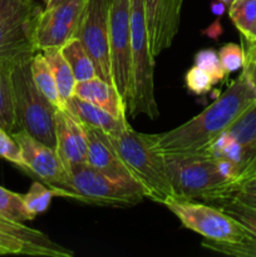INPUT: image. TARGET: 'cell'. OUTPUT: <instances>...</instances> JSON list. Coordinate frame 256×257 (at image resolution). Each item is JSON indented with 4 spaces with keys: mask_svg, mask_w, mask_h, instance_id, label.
I'll return each mask as SVG.
<instances>
[{
    "mask_svg": "<svg viewBox=\"0 0 256 257\" xmlns=\"http://www.w3.org/2000/svg\"><path fill=\"white\" fill-rule=\"evenodd\" d=\"M253 100H256L255 93L242 70L228 84L225 92L200 114L167 132L150 135L152 148L158 155L202 152L235 122Z\"/></svg>",
    "mask_w": 256,
    "mask_h": 257,
    "instance_id": "cell-1",
    "label": "cell"
},
{
    "mask_svg": "<svg viewBox=\"0 0 256 257\" xmlns=\"http://www.w3.org/2000/svg\"><path fill=\"white\" fill-rule=\"evenodd\" d=\"M161 156L176 197L215 203L231 197L237 187L221 172L217 160L205 153Z\"/></svg>",
    "mask_w": 256,
    "mask_h": 257,
    "instance_id": "cell-2",
    "label": "cell"
},
{
    "mask_svg": "<svg viewBox=\"0 0 256 257\" xmlns=\"http://www.w3.org/2000/svg\"><path fill=\"white\" fill-rule=\"evenodd\" d=\"M112 141L128 175L143 188L146 198L165 205L176 197L163 157L152 148L150 135L136 132L130 124Z\"/></svg>",
    "mask_w": 256,
    "mask_h": 257,
    "instance_id": "cell-3",
    "label": "cell"
},
{
    "mask_svg": "<svg viewBox=\"0 0 256 257\" xmlns=\"http://www.w3.org/2000/svg\"><path fill=\"white\" fill-rule=\"evenodd\" d=\"M130 3L132 90L127 115L136 118L143 114L151 119H156L160 115L155 93L156 59L151 54L145 2L130 0Z\"/></svg>",
    "mask_w": 256,
    "mask_h": 257,
    "instance_id": "cell-4",
    "label": "cell"
},
{
    "mask_svg": "<svg viewBox=\"0 0 256 257\" xmlns=\"http://www.w3.org/2000/svg\"><path fill=\"white\" fill-rule=\"evenodd\" d=\"M34 54L17 58L12 64L18 124L20 130L55 150L57 108L45 98L33 79L30 63Z\"/></svg>",
    "mask_w": 256,
    "mask_h": 257,
    "instance_id": "cell-5",
    "label": "cell"
},
{
    "mask_svg": "<svg viewBox=\"0 0 256 257\" xmlns=\"http://www.w3.org/2000/svg\"><path fill=\"white\" fill-rule=\"evenodd\" d=\"M69 183L64 198L105 207H133L146 198L143 188L127 175H109L88 163L68 171Z\"/></svg>",
    "mask_w": 256,
    "mask_h": 257,
    "instance_id": "cell-6",
    "label": "cell"
},
{
    "mask_svg": "<svg viewBox=\"0 0 256 257\" xmlns=\"http://www.w3.org/2000/svg\"><path fill=\"white\" fill-rule=\"evenodd\" d=\"M163 206L180 220L183 227L206 240L237 243L255 236L216 205L173 197Z\"/></svg>",
    "mask_w": 256,
    "mask_h": 257,
    "instance_id": "cell-7",
    "label": "cell"
},
{
    "mask_svg": "<svg viewBox=\"0 0 256 257\" xmlns=\"http://www.w3.org/2000/svg\"><path fill=\"white\" fill-rule=\"evenodd\" d=\"M42 10L34 0H0V60L38 52L34 34Z\"/></svg>",
    "mask_w": 256,
    "mask_h": 257,
    "instance_id": "cell-8",
    "label": "cell"
},
{
    "mask_svg": "<svg viewBox=\"0 0 256 257\" xmlns=\"http://www.w3.org/2000/svg\"><path fill=\"white\" fill-rule=\"evenodd\" d=\"M109 39L113 85L128 109L132 90L130 0H109Z\"/></svg>",
    "mask_w": 256,
    "mask_h": 257,
    "instance_id": "cell-9",
    "label": "cell"
},
{
    "mask_svg": "<svg viewBox=\"0 0 256 257\" xmlns=\"http://www.w3.org/2000/svg\"><path fill=\"white\" fill-rule=\"evenodd\" d=\"M75 37L82 42L95 67L97 77L112 80L109 39V0H87Z\"/></svg>",
    "mask_w": 256,
    "mask_h": 257,
    "instance_id": "cell-10",
    "label": "cell"
},
{
    "mask_svg": "<svg viewBox=\"0 0 256 257\" xmlns=\"http://www.w3.org/2000/svg\"><path fill=\"white\" fill-rule=\"evenodd\" d=\"M12 136L22 150L25 171L54 188L57 197H64L69 183V173L57 151L23 130L12 133Z\"/></svg>",
    "mask_w": 256,
    "mask_h": 257,
    "instance_id": "cell-11",
    "label": "cell"
},
{
    "mask_svg": "<svg viewBox=\"0 0 256 257\" xmlns=\"http://www.w3.org/2000/svg\"><path fill=\"white\" fill-rule=\"evenodd\" d=\"M0 255L72 257L74 252L42 231L0 215Z\"/></svg>",
    "mask_w": 256,
    "mask_h": 257,
    "instance_id": "cell-12",
    "label": "cell"
},
{
    "mask_svg": "<svg viewBox=\"0 0 256 257\" xmlns=\"http://www.w3.org/2000/svg\"><path fill=\"white\" fill-rule=\"evenodd\" d=\"M87 0H65L58 5L45 7L35 25V45L38 50L60 48L75 37Z\"/></svg>",
    "mask_w": 256,
    "mask_h": 257,
    "instance_id": "cell-13",
    "label": "cell"
},
{
    "mask_svg": "<svg viewBox=\"0 0 256 257\" xmlns=\"http://www.w3.org/2000/svg\"><path fill=\"white\" fill-rule=\"evenodd\" d=\"M152 57L168 49L180 29L181 9L175 0H143Z\"/></svg>",
    "mask_w": 256,
    "mask_h": 257,
    "instance_id": "cell-14",
    "label": "cell"
},
{
    "mask_svg": "<svg viewBox=\"0 0 256 257\" xmlns=\"http://www.w3.org/2000/svg\"><path fill=\"white\" fill-rule=\"evenodd\" d=\"M55 137L58 156L68 171L87 162V137L84 125L67 109H57Z\"/></svg>",
    "mask_w": 256,
    "mask_h": 257,
    "instance_id": "cell-15",
    "label": "cell"
},
{
    "mask_svg": "<svg viewBox=\"0 0 256 257\" xmlns=\"http://www.w3.org/2000/svg\"><path fill=\"white\" fill-rule=\"evenodd\" d=\"M83 124V123H82ZM84 125L87 137V162L90 167L109 175H128L110 136L98 128Z\"/></svg>",
    "mask_w": 256,
    "mask_h": 257,
    "instance_id": "cell-16",
    "label": "cell"
},
{
    "mask_svg": "<svg viewBox=\"0 0 256 257\" xmlns=\"http://www.w3.org/2000/svg\"><path fill=\"white\" fill-rule=\"evenodd\" d=\"M64 108L72 113L80 123L103 131L110 137L119 136L130 125L128 118H117L102 109L98 105L92 104L84 99L73 95L65 102Z\"/></svg>",
    "mask_w": 256,
    "mask_h": 257,
    "instance_id": "cell-17",
    "label": "cell"
},
{
    "mask_svg": "<svg viewBox=\"0 0 256 257\" xmlns=\"http://www.w3.org/2000/svg\"><path fill=\"white\" fill-rule=\"evenodd\" d=\"M75 97L98 105L117 118H128L127 107L114 85L100 79L99 77L77 82L74 88Z\"/></svg>",
    "mask_w": 256,
    "mask_h": 257,
    "instance_id": "cell-18",
    "label": "cell"
},
{
    "mask_svg": "<svg viewBox=\"0 0 256 257\" xmlns=\"http://www.w3.org/2000/svg\"><path fill=\"white\" fill-rule=\"evenodd\" d=\"M225 132L242 147L246 157L253 167V163L256 162V100L236 118Z\"/></svg>",
    "mask_w": 256,
    "mask_h": 257,
    "instance_id": "cell-19",
    "label": "cell"
},
{
    "mask_svg": "<svg viewBox=\"0 0 256 257\" xmlns=\"http://www.w3.org/2000/svg\"><path fill=\"white\" fill-rule=\"evenodd\" d=\"M14 60L0 62V128L10 135L20 130L15 112V97L12 79V64Z\"/></svg>",
    "mask_w": 256,
    "mask_h": 257,
    "instance_id": "cell-20",
    "label": "cell"
},
{
    "mask_svg": "<svg viewBox=\"0 0 256 257\" xmlns=\"http://www.w3.org/2000/svg\"><path fill=\"white\" fill-rule=\"evenodd\" d=\"M40 52L44 54L45 59L49 64L58 92H59L63 103L65 104V102L74 95V88L77 84L72 68L68 64L64 55L62 54L60 48H48V49L40 50Z\"/></svg>",
    "mask_w": 256,
    "mask_h": 257,
    "instance_id": "cell-21",
    "label": "cell"
},
{
    "mask_svg": "<svg viewBox=\"0 0 256 257\" xmlns=\"http://www.w3.org/2000/svg\"><path fill=\"white\" fill-rule=\"evenodd\" d=\"M60 50H62V54L67 59L68 64L72 68L73 74H74L77 82H84V80L97 77L93 60L90 59L84 45L82 44V42L77 37L70 38L68 42H65L60 47Z\"/></svg>",
    "mask_w": 256,
    "mask_h": 257,
    "instance_id": "cell-22",
    "label": "cell"
},
{
    "mask_svg": "<svg viewBox=\"0 0 256 257\" xmlns=\"http://www.w3.org/2000/svg\"><path fill=\"white\" fill-rule=\"evenodd\" d=\"M30 68H32L33 79H34L35 84L39 88L40 92L57 109H64V103H63L59 92H58L52 70H50L44 54L40 50H38L32 57Z\"/></svg>",
    "mask_w": 256,
    "mask_h": 257,
    "instance_id": "cell-23",
    "label": "cell"
},
{
    "mask_svg": "<svg viewBox=\"0 0 256 257\" xmlns=\"http://www.w3.org/2000/svg\"><path fill=\"white\" fill-rule=\"evenodd\" d=\"M0 215L17 222H28L34 220L24 203L23 195L0 186Z\"/></svg>",
    "mask_w": 256,
    "mask_h": 257,
    "instance_id": "cell-24",
    "label": "cell"
},
{
    "mask_svg": "<svg viewBox=\"0 0 256 257\" xmlns=\"http://www.w3.org/2000/svg\"><path fill=\"white\" fill-rule=\"evenodd\" d=\"M53 197H57L54 188L49 187V186L39 182V181L33 182L29 191L25 195H23L25 206L34 217L45 212L49 208Z\"/></svg>",
    "mask_w": 256,
    "mask_h": 257,
    "instance_id": "cell-25",
    "label": "cell"
},
{
    "mask_svg": "<svg viewBox=\"0 0 256 257\" xmlns=\"http://www.w3.org/2000/svg\"><path fill=\"white\" fill-rule=\"evenodd\" d=\"M228 17L240 34L246 35L256 22V0H235L228 7Z\"/></svg>",
    "mask_w": 256,
    "mask_h": 257,
    "instance_id": "cell-26",
    "label": "cell"
},
{
    "mask_svg": "<svg viewBox=\"0 0 256 257\" xmlns=\"http://www.w3.org/2000/svg\"><path fill=\"white\" fill-rule=\"evenodd\" d=\"M215 203L223 212L237 220L243 227L256 236V208L250 207L233 197L225 198Z\"/></svg>",
    "mask_w": 256,
    "mask_h": 257,
    "instance_id": "cell-27",
    "label": "cell"
},
{
    "mask_svg": "<svg viewBox=\"0 0 256 257\" xmlns=\"http://www.w3.org/2000/svg\"><path fill=\"white\" fill-rule=\"evenodd\" d=\"M195 65L205 69L212 77L215 84L225 79V77L227 75L221 65L218 53L213 49H202L196 53Z\"/></svg>",
    "mask_w": 256,
    "mask_h": 257,
    "instance_id": "cell-28",
    "label": "cell"
},
{
    "mask_svg": "<svg viewBox=\"0 0 256 257\" xmlns=\"http://www.w3.org/2000/svg\"><path fill=\"white\" fill-rule=\"evenodd\" d=\"M185 84L190 92L196 95H203L211 90L215 85L212 77L202 68L193 65L187 70L185 75Z\"/></svg>",
    "mask_w": 256,
    "mask_h": 257,
    "instance_id": "cell-29",
    "label": "cell"
},
{
    "mask_svg": "<svg viewBox=\"0 0 256 257\" xmlns=\"http://www.w3.org/2000/svg\"><path fill=\"white\" fill-rule=\"evenodd\" d=\"M218 57H220L221 65L225 69L226 74H230L236 70L242 69L243 63H245V50L241 45L227 43L221 47Z\"/></svg>",
    "mask_w": 256,
    "mask_h": 257,
    "instance_id": "cell-30",
    "label": "cell"
},
{
    "mask_svg": "<svg viewBox=\"0 0 256 257\" xmlns=\"http://www.w3.org/2000/svg\"><path fill=\"white\" fill-rule=\"evenodd\" d=\"M0 157L9 161L19 168L25 170L24 160H23L22 150H20L19 145L13 138V136L3 128H0Z\"/></svg>",
    "mask_w": 256,
    "mask_h": 257,
    "instance_id": "cell-31",
    "label": "cell"
},
{
    "mask_svg": "<svg viewBox=\"0 0 256 257\" xmlns=\"http://www.w3.org/2000/svg\"><path fill=\"white\" fill-rule=\"evenodd\" d=\"M231 197L236 198L240 202L245 203V205L250 206V207L256 208V175L251 173V175L246 176L243 180L238 182L237 187H236L235 192Z\"/></svg>",
    "mask_w": 256,
    "mask_h": 257,
    "instance_id": "cell-32",
    "label": "cell"
},
{
    "mask_svg": "<svg viewBox=\"0 0 256 257\" xmlns=\"http://www.w3.org/2000/svg\"><path fill=\"white\" fill-rule=\"evenodd\" d=\"M242 70L245 72L256 98V57L245 54V63H243Z\"/></svg>",
    "mask_w": 256,
    "mask_h": 257,
    "instance_id": "cell-33",
    "label": "cell"
},
{
    "mask_svg": "<svg viewBox=\"0 0 256 257\" xmlns=\"http://www.w3.org/2000/svg\"><path fill=\"white\" fill-rule=\"evenodd\" d=\"M242 42L245 43V54L252 55V57H256V42H247V40L242 39Z\"/></svg>",
    "mask_w": 256,
    "mask_h": 257,
    "instance_id": "cell-34",
    "label": "cell"
},
{
    "mask_svg": "<svg viewBox=\"0 0 256 257\" xmlns=\"http://www.w3.org/2000/svg\"><path fill=\"white\" fill-rule=\"evenodd\" d=\"M225 8H226V5L223 4V3H221V2L215 3V4H212V13L220 17V15H222L223 12H225Z\"/></svg>",
    "mask_w": 256,
    "mask_h": 257,
    "instance_id": "cell-35",
    "label": "cell"
},
{
    "mask_svg": "<svg viewBox=\"0 0 256 257\" xmlns=\"http://www.w3.org/2000/svg\"><path fill=\"white\" fill-rule=\"evenodd\" d=\"M241 37H242V39L247 40V42H256V22L255 24L252 25L250 32H248L246 35H241Z\"/></svg>",
    "mask_w": 256,
    "mask_h": 257,
    "instance_id": "cell-36",
    "label": "cell"
},
{
    "mask_svg": "<svg viewBox=\"0 0 256 257\" xmlns=\"http://www.w3.org/2000/svg\"><path fill=\"white\" fill-rule=\"evenodd\" d=\"M63 2H65V0H50L48 4H45V7H53V5H58Z\"/></svg>",
    "mask_w": 256,
    "mask_h": 257,
    "instance_id": "cell-37",
    "label": "cell"
},
{
    "mask_svg": "<svg viewBox=\"0 0 256 257\" xmlns=\"http://www.w3.org/2000/svg\"><path fill=\"white\" fill-rule=\"evenodd\" d=\"M218 2H221V3H223V4L226 5V7H230L231 4H232L233 2H235V0H218Z\"/></svg>",
    "mask_w": 256,
    "mask_h": 257,
    "instance_id": "cell-38",
    "label": "cell"
},
{
    "mask_svg": "<svg viewBox=\"0 0 256 257\" xmlns=\"http://www.w3.org/2000/svg\"><path fill=\"white\" fill-rule=\"evenodd\" d=\"M251 173H255V175H256V162L253 163V167H252V170H251ZM251 173H250V175H251Z\"/></svg>",
    "mask_w": 256,
    "mask_h": 257,
    "instance_id": "cell-39",
    "label": "cell"
},
{
    "mask_svg": "<svg viewBox=\"0 0 256 257\" xmlns=\"http://www.w3.org/2000/svg\"><path fill=\"white\" fill-rule=\"evenodd\" d=\"M176 3H177L178 5H181V7H182V3H183V0H175Z\"/></svg>",
    "mask_w": 256,
    "mask_h": 257,
    "instance_id": "cell-40",
    "label": "cell"
},
{
    "mask_svg": "<svg viewBox=\"0 0 256 257\" xmlns=\"http://www.w3.org/2000/svg\"><path fill=\"white\" fill-rule=\"evenodd\" d=\"M43 2H44V3H45V4H48V3H49V2H50V0H43Z\"/></svg>",
    "mask_w": 256,
    "mask_h": 257,
    "instance_id": "cell-41",
    "label": "cell"
},
{
    "mask_svg": "<svg viewBox=\"0 0 256 257\" xmlns=\"http://www.w3.org/2000/svg\"><path fill=\"white\" fill-rule=\"evenodd\" d=\"M0 62H2V60H0Z\"/></svg>",
    "mask_w": 256,
    "mask_h": 257,
    "instance_id": "cell-42",
    "label": "cell"
}]
</instances>
